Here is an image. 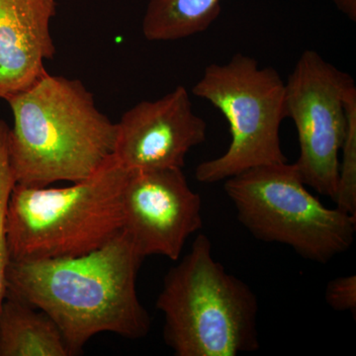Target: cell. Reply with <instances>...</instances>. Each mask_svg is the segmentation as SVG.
I'll list each match as a JSON object with an SVG mask.
<instances>
[{
	"instance_id": "obj_2",
	"label": "cell",
	"mask_w": 356,
	"mask_h": 356,
	"mask_svg": "<svg viewBox=\"0 0 356 356\" xmlns=\"http://www.w3.org/2000/svg\"><path fill=\"white\" fill-rule=\"evenodd\" d=\"M6 102L14 120L7 149L15 184L81 181L113 154L116 123L79 79L47 72Z\"/></svg>"
},
{
	"instance_id": "obj_6",
	"label": "cell",
	"mask_w": 356,
	"mask_h": 356,
	"mask_svg": "<svg viewBox=\"0 0 356 356\" xmlns=\"http://www.w3.org/2000/svg\"><path fill=\"white\" fill-rule=\"evenodd\" d=\"M224 115L231 143L219 158L203 161L195 177L216 184L257 166L285 163L280 127L285 114V81L273 67L236 54L226 64H211L192 88Z\"/></svg>"
},
{
	"instance_id": "obj_3",
	"label": "cell",
	"mask_w": 356,
	"mask_h": 356,
	"mask_svg": "<svg viewBox=\"0 0 356 356\" xmlns=\"http://www.w3.org/2000/svg\"><path fill=\"white\" fill-rule=\"evenodd\" d=\"M128 177L112 154L70 186L14 185L6 212L10 261L79 257L106 245L123 231Z\"/></svg>"
},
{
	"instance_id": "obj_7",
	"label": "cell",
	"mask_w": 356,
	"mask_h": 356,
	"mask_svg": "<svg viewBox=\"0 0 356 356\" xmlns=\"http://www.w3.org/2000/svg\"><path fill=\"white\" fill-rule=\"evenodd\" d=\"M355 88L350 74L314 50L302 53L285 83V114L300 145L294 165L307 186L334 201L348 128L346 99Z\"/></svg>"
},
{
	"instance_id": "obj_14",
	"label": "cell",
	"mask_w": 356,
	"mask_h": 356,
	"mask_svg": "<svg viewBox=\"0 0 356 356\" xmlns=\"http://www.w3.org/2000/svg\"><path fill=\"white\" fill-rule=\"evenodd\" d=\"M8 132L6 122L0 120V304L6 295V271L10 262L6 231L7 205L15 185L7 149Z\"/></svg>"
},
{
	"instance_id": "obj_12",
	"label": "cell",
	"mask_w": 356,
	"mask_h": 356,
	"mask_svg": "<svg viewBox=\"0 0 356 356\" xmlns=\"http://www.w3.org/2000/svg\"><path fill=\"white\" fill-rule=\"evenodd\" d=\"M221 10V0H149L143 34L153 42L188 38L205 32Z\"/></svg>"
},
{
	"instance_id": "obj_8",
	"label": "cell",
	"mask_w": 356,
	"mask_h": 356,
	"mask_svg": "<svg viewBox=\"0 0 356 356\" xmlns=\"http://www.w3.org/2000/svg\"><path fill=\"white\" fill-rule=\"evenodd\" d=\"M123 210V229L145 259L158 254L177 261L203 227L202 200L182 168L129 172Z\"/></svg>"
},
{
	"instance_id": "obj_15",
	"label": "cell",
	"mask_w": 356,
	"mask_h": 356,
	"mask_svg": "<svg viewBox=\"0 0 356 356\" xmlns=\"http://www.w3.org/2000/svg\"><path fill=\"white\" fill-rule=\"evenodd\" d=\"M325 299L337 312L356 313V276L355 274L334 278L327 283Z\"/></svg>"
},
{
	"instance_id": "obj_4",
	"label": "cell",
	"mask_w": 356,
	"mask_h": 356,
	"mask_svg": "<svg viewBox=\"0 0 356 356\" xmlns=\"http://www.w3.org/2000/svg\"><path fill=\"white\" fill-rule=\"evenodd\" d=\"M156 308L165 316L166 346L177 356H236L259 348L257 297L214 259L203 234L166 273Z\"/></svg>"
},
{
	"instance_id": "obj_13",
	"label": "cell",
	"mask_w": 356,
	"mask_h": 356,
	"mask_svg": "<svg viewBox=\"0 0 356 356\" xmlns=\"http://www.w3.org/2000/svg\"><path fill=\"white\" fill-rule=\"evenodd\" d=\"M348 128L339 161V184L334 202L339 209L356 216V88L346 99Z\"/></svg>"
},
{
	"instance_id": "obj_10",
	"label": "cell",
	"mask_w": 356,
	"mask_h": 356,
	"mask_svg": "<svg viewBox=\"0 0 356 356\" xmlns=\"http://www.w3.org/2000/svg\"><path fill=\"white\" fill-rule=\"evenodd\" d=\"M57 0H0V98L7 100L47 74L56 54L51 21Z\"/></svg>"
},
{
	"instance_id": "obj_1",
	"label": "cell",
	"mask_w": 356,
	"mask_h": 356,
	"mask_svg": "<svg viewBox=\"0 0 356 356\" xmlns=\"http://www.w3.org/2000/svg\"><path fill=\"white\" fill-rule=\"evenodd\" d=\"M144 259L123 229L106 245L79 257L10 261L6 294L46 313L72 355L102 332L143 339L151 329L137 292Z\"/></svg>"
},
{
	"instance_id": "obj_9",
	"label": "cell",
	"mask_w": 356,
	"mask_h": 356,
	"mask_svg": "<svg viewBox=\"0 0 356 356\" xmlns=\"http://www.w3.org/2000/svg\"><path fill=\"white\" fill-rule=\"evenodd\" d=\"M116 129L113 156L128 172L182 168L187 154L207 135V124L195 114L181 86L154 102L134 105Z\"/></svg>"
},
{
	"instance_id": "obj_5",
	"label": "cell",
	"mask_w": 356,
	"mask_h": 356,
	"mask_svg": "<svg viewBox=\"0 0 356 356\" xmlns=\"http://www.w3.org/2000/svg\"><path fill=\"white\" fill-rule=\"evenodd\" d=\"M224 189L255 238L288 245L308 261L327 264L355 242L356 216L325 207L294 163L250 168L225 180Z\"/></svg>"
},
{
	"instance_id": "obj_16",
	"label": "cell",
	"mask_w": 356,
	"mask_h": 356,
	"mask_svg": "<svg viewBox=\"0 0 356 356\" xmlns=\"http://www.w3.org/2000/svg\"><path fill=\"white\" fill-rule=\"evenodd\" d=\"M337 10L344 14L348 19L356 21V0H331Z\"/></svg>"
},
{
	"instance_id": "obj_11",
	"label": "cell",
	"mask_w": 356,
	"mask_h": 356,
	"mask_svg": "<svg viewBox=\"0 0 356 356\" xmlns=\"http://www.w3.org/2000/svg\"><path fill=\"white\" fill-rule=\"evenodd\" d=\"M58 325L43 311L6 294L0 304V356H70Z\"/></svg>"
}]
</instances>
